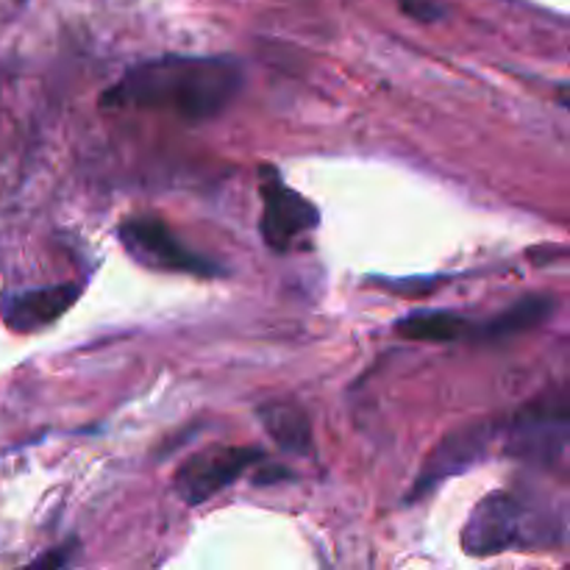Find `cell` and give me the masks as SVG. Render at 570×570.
Wrapping results in <instances>:
<instances>
[{
  "label": "cell",
  "instance_id": "6da1fadb",
  "mask_svg": "<svg viewBox=\"0 0 570 570\" xmlns=\"http://www.w3.org/2000/svg\"><path fill=\"white\" fill-rule=\"evenodd\" d=\"M243 87V67L226 56H161L134 65L104 95L111 109H148L204 122L223 115Z\"/></svg>",
  "mask_w": 570,
  "mask_h": 570
},
{
  "label": "cell",
  "instance_id": "7a4b0ae2",
  "mask_svg": "<svg viewBox=\"0 0 570 570\" xmlns=\"http://www.w3.org/2000/svg\"><path fill=\"white\" fill-rule=\"evenodd\" d=\"M566 507L554 504L546 495L527 493H490L473 507L465 529L462 549L471 557H495L504 551L554 549L566 543Z\"/></svg>",
  "mask_w": 570,
  "mask_h": 570
},
{
  "label": "cell",
  "instance_id": "3957f363",
  "mask_svg": "<svg viewBox=\"0 0 570 570\" xmlns=\"http://www.w3.org/2000/svg\"><path fill=\"white\" fill-rule=\"evenodd\" d=\"M120 245L137 265L159 273H187V276L212 278L217 265L206 256L189 250L170 228L156 217H131L117 228Z\"/></svg>",
  "mask_w": 570,
  "mask_h": 570
},
{
  "label": "cell",
  "instance_id": "277c9868",
  "mask_svg": "<svg viewBox=\"0 0 570 570\" xmlns=\"http://www.w3.org/2000/svg\"><path fill=\"white\" fill-rule=\"evenodd\" d=\"M570 415L566 401H538L515 415L507 429V454L527 465L551 468L566 456Z\"/></svg>",
  "mask_w": 570,
  "mask_h": 570
},
{
  "label": "cell",
  "instance_id": "5b68a950",
  "mask_svg": "<svg viewBox=\"0 0 570 570\" xmlns=\"http://www.w3.org/2000/svg\"><path fill=\"white\" fill-rule=\"evenodd\" d=\"M262 449L254 445H217L193 454L173 476V490L189 507H200L212 495L232 488L243 473L262 462Z\"/></svg>",
  "mask_w": 570,
  "mask_h": 570
},
{
  "label": "cell",
  "instance_id": "8992f818",
  "mask_svg": "<svg viewBox=\"0 0 570 570\" xmlns=\"http://www.w3.org/2000/svg\"><path fill=\"white\" fill-rule=\"evenodd\" d=\"M321 215L315 204L295 193L273 167L262 173V237L276 254H287L301 237L317 228Z\"/></svg>",
  "mask_w": 570,
  "mask_h": 570
},
{
  "label": "cell",
  "instance_id": "52a82bcc",
  "mask_svg": "<svg viewBox=\"0 0 570 570\" xmlns=\"http://www.w3.org/2000/svg\"><path fill=\"white\" fill-rule=\"evenodd\" d=\"M499 438V423L490 421H476L468 423V426L451 432L438 449L432 451V456L426 460L423 471L417 473L415 484H412V499H423V495L432 493L438 484H443L445 479L460 476V473H468L473 465L488 456L490 445Z\"/></svg>",
  "mask_w": 570,
  "mask_h": 570
},
{
  "label": "cell",
  "instance_id": "ba28073f",
  "mask_svg": "<svg viewBox=\"0 0 570 570\" xmlns=\"http://www.w3.org/2000/svg\"><path fill=\"white\" fill-rule=\"evenodd\" d=\"M78 295H81L78 284H50V287L6 293L0 298V317L17 334L42 332L70 312Z\"/></svg>",
  "mask_w": 570,
  "mask_h": 570
},
{
  "label": "cell",
  "instance_id": "9c48e42d",
  "mask_svg": "<svg viewBox=\"0 0 570 570\" xmlns=\"http://www.w3.org/2000/svg\"><path fill=\"white\" fill-rule=\"evenodd\" d=\"M256 417L282 451L298 456L312 451V423L301 406L289 404V401H271L256 410Z\"/></svg>",
  "mask_w": 570,
  "mask_h": 570
},
{
  "label": "cell",
  "instance_id": "30bf717a",
  "mask_svg": "<svg viewBox=\"0 0 570 570\" xmlns=\"http://www.w3.org/2000/svg\"><path fill=\"white\" fill-rule=\"evenodd\" d=\"M554 309L557 298H551V295H527L515 306H510L501 315H495L493 321L484 323L482 337L490 340V343H504V340L518 337V334L532 332L534 326L549 321Z\"/></svg>",
  "mask_w": 570,
  "mask_h": 570
},
{
  "label": "cell",
  "instance_id": "8fae6325",
  "mask_svg": "<svg viewBox=\"0 0 570 570\" xmlns=\"http://www.w3.org/2000/svg\"><path fill=\"white\" fill-rule=\"evenodd\" d=\"M395 332L415 343H454L468 332V321L449 309H415L395 323Z\"/></svg>",
  "mask_w": 570,
  "mask_h": 570
},
{
  "label": "cell",
  "instance_id": "7c38bea8",
  "mask_svg": "<svg viewBox=\"0 0 570 570\" xmlns=\"http://www.w3.org/2000/svg\"><path fill=\"white\" fill-rule=\"evenodd\" d=\"M401 9L406 11L410 17L423 22H434L443 17V6L434 3V0H401Z\"/></svg>",
  "mask_w": 570,
  "mask_h": 570
},
{
  "label": "cell",
  "instance_id": "4fadbf2b",
  "mask_svg": "<svg viewBox=\"0 0 570 570\" xmlns=\"http://www.w3.org/2000/svg\"><path fill=\"white\" fill-rule=\"evenodd\" d=\"M440 284V278H399V282L387 284V289H395L401 295H426L429 289H434Z\"/></svg>",
  "mask_w": 570,
  "mask_h": 570
},
{
  "label": "cell",
  "instance_id": "5bb4252c",
  "mask_svg": "<svg viewBox=\"0 0 570 570\" xmlns=\"http://www.w3.org/2000/svg\"><path fill=\"white\" fill-rule=\"evenodd\" d=\"M72 549H67V546H61L59 551H53V554L42 557V560H37V566H67V554H70Z\"/></svg>",
  "mask_w": 570,
  "mask_h": 570
}]
</instances>
